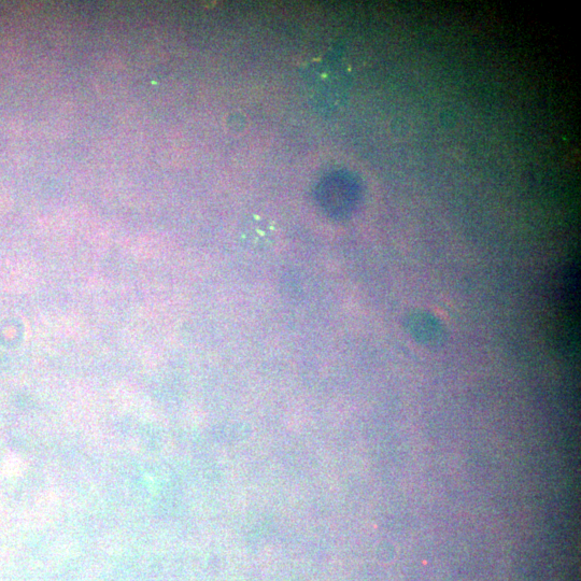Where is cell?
I'll list each match as a JSON object with an SVG mask.
<instances>
[{"instance_id":"1","label":"cell","mask_w":581,"mask_h":581,"mask_svg":"<svg viewBox=\"0 0 581 581\" xmlns=\"http://www.w3.org/2000/svg\"><path fill=\"white\" fill-rule=\"evenodd\" d=\"M406 327L417 342L424 346L439 348L446 342V332L441 322L424 311L410 315Z\"/></svg>"}]
</instances>
